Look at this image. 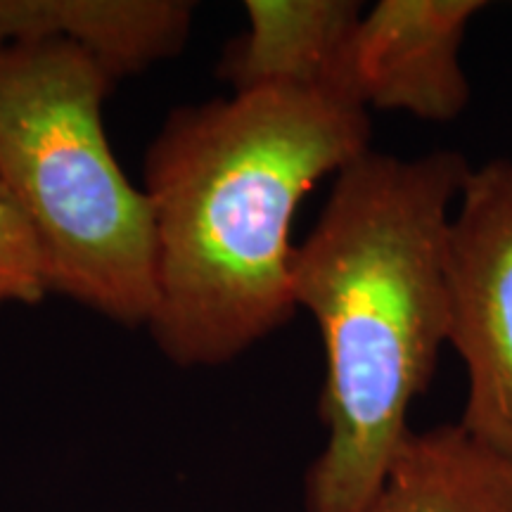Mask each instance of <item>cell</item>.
I'll list each match as a JSON object with an SVG mask.
<instances>
[{
	"label": "cell",
	"instance_id": "cell-3",
	"mask_svg": "<svg viewBox=\"0 0 512 512\" xmlns=\"http://www.w3.org/2000/svg\"><path fill=\"white\" fill-rule=\"evenodd\" d=\"M112 86L69 43L0 48V183L36 230L50 292L140 328L155 306V226L107 140Z\"/></svg>",
	"mask_w": 512,
	"mask_h": 512
},
{
	"label": "cell",
	"instance_id": "cell-9",
	"mask_svg": "<svg viewBox=\"0 0 512 512\" xmlns=\"http://www.w3.org/2000/svg\"><path fill=\"white\" fill-rule=\"evenodd\" d=\"M48 292V264L36 230L0 183V306L38 304Z\"/></svg>",
	"mask_w": 512,
	"mask_h": 512
},
{
	"label": "cell",
	"instance_id": "cell-2",
	"mask_svg": "<svg viewBox=\"0 0 512 512\" xmlns=\"http://www.w3.org/2000/svg\"><path fill=\"white\" fill-rule=\"evenodd\" d=\"M472 164L458 150H368L332 176L294 254V302L325 351V444L304 475V512H370L408 413L448 347V230Z\"/></svg>",
	"mask_w": 512,
	"mask_h": 512
},
{
	"label": "cell",
	"instance_id": "cell-5",
	"mask_svg": "<svg viewBox=\"0 0 512 512\" xmlns=\"http://www.w3.org/2000/svg\"><path fill=\"white\" fill-rule=\"evenodd\" d=\"M484 0H380L354 36V93L363 110L451 124L470 105L463 64L467 27Z\"/></svg>",
	"mask_w": 512,
	"mask_h": 512
},
{
	"label": "cell",
	"instance_id": "cell-1",
	"mask_svg": "<svg viewBox=\"0 0 512 512\" xmlns=\"http://www.w3.org/2000/svg\"><path fill=\"white\" fill-rule=\"evenodd\" d=\"M373 138L370 112L304 88L176 107L147 147L155 306L145 328L178 368H219L290 323L299 204Z\"/></svg>",
	"mask_w": 512,
	"mask_h": 512
},
{
	"label": "cell",
	"instance_id": "cell-4",
	"mask_svg": "<svg viewBox=\"0 0 512 512\" xmlns=\"http://www.w3.org/2000/svg\"><path fill=\"white\" fill-rule=\"evenodd\" d=\"M448 347L467 375L458 425L512 465V159L472 166L448 230Z\"/></svg>",
	"mask_w": 512,
	"mask_h": 512
},
{
	"label": "cell",
	"instance_id": "cell-6",
	"mask_svg": "<svg viewBox=\"0 0 512 512\" xmlns=\"http://www.w3.org/2000/svg\"><path fill=\"white\" fill-rule=\"evenodd\" d=\"M361 15L356 0H247V29L226 48L219 74L233 93L304 88L361 107L351 64Z\"/></svg>",
	"mask_w": 512,
	"mask_h": 512
},
{
	"label": "cell",
	"instance_id": "cell-8",
	"mask_svg": "<svg viewBox=\"0 0 512 512\" xmlns=\"http://www.w3.org/2000/svg\"><path fill=\"white\" fill-rule=\"evenodd\" d=\"M370 512H512V465L458 422L413 430Z\"/></svg>",
	"mask_w": 512,
	"mask_h": 512
},
{
	"label": "cell",
	"instance_id": "cell-7",
	"mask_svg": "<svg viewBox=\"0 0 512 512\" xmlns=\"http://www.w3.org/2000/svg\"><path fill=\"white\" fill-rule=\"evenodd\" d=\"M192 15L183 0H0V48L69 43L119 81L181 53Z\"/></svg>",
	"mask_w": 512,
	"mask_h": 512
}]
</instances>
